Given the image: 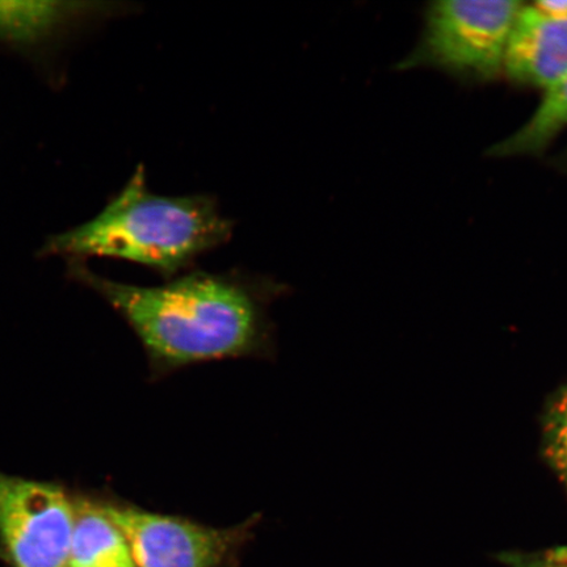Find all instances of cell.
I'll list each match as a JSON object with an SVG mask.
<instances>
[{
	"label": "cell",
	"instance_id": "obj_1",
	"mask_svg": "<svg viewBox=\"0 0 567 567\" xmlns=\"http://www.w3.org/2000/svg\"><path fill=\"white\" fill-rule=\"evenodd\" d=\"M80 274L136 332L154 371L251 357L266 347L267 292L243 275L197 271L140 287Z\"/></svg>",
	"mask_w": 567,
	"mask_h": 567
},
{
	"label": "cell",
	"instance_id": "obj_2",
	"mask_svg": "<svg viewBox=\"0 0 567 567\" xmlns=\"http://www.w3.org/2000/svg\"><path fill=\"white\" fill-rule=\"evenodd\" d=\"M233 223L208 195L162 196L140 165L116 197L90 221L59 234L54 252L112 258L175 278L203 254L229 243Z\"/></svg>",
	"mask_w": 567,
	"mask_h": 567
},
{
	"label": "cell",
	"instance_id": "obj_3",
	"mask_svg": "<svg viewBox=\"0 0 567 567\" xmlns=\"http://www.w3.org/2000/svg\"><path fill=\"white\" fill-rule=\"evenodd\" d=\"M523 2L445 0L429 6L420 44L401 69L436 68L471 80L503 71L509 35Z\"/></svg>",
	"mask_w": 567,
	"mask_h": 567
},
{
	"label": "cell",
	"instance_id": "obj_4",
	"mask_svg": "<svg viewBox=\"0 0 567 567\" xmlns=\"http://www.w3.org/2000/svg\"><path fill=\"white\" fill-rule=\"evenodd\" d=\"M73 523L60 486L0 474V545L12 567H69Z\"/></svg>",
	"mask_w": 567,
	"mask_h": 567
},
{
	"label": "cell",
	"instance_id": "obj_5",
	"mask_svg": "<svg viewBox=\"0 0 567 567\" xmlns=\"http://www.w3.org/2000/svg\"><path fill=\"white\" fill-rule=\"evenodd\" d=\"M103 508L123 532L136 567H219L254 526L213 528L116 503Z\"/></svg>",
	"mask_w": 567,
	"mask_h": 567
},
{
	"label": "cell",
	"instance_id": "obj_6",
	"mask_svg": "<svg viewBox=\"0 0 567 567\" xmlns=\"http://www.w3.org/2000/svg\"><path fill=\"white\" fill-rule=\"evenodd\" d=\"M503 71L516 84L548 91L567 74V18L543 16L530 4L516 19Z\"/></svg>",
	"mask_w": 567,
	"mask_h": 567
},
{
	"label": "cell",
	"instance_id": "obj_7",
	"mask_svg": "<svg viewBox=\"0 0 567 567\" xmlns=\"http://www.w3.org/2000/svg\"><path fill=\"white\" fill-rule=\"evenodd\" d=\"M69 567H136L123 532L103 505L74 502Z\"/></svg>",
	"mask_w": 567,
	"mask_h": 567
},
{
	"label": "cell",
	"instance_id": "obj_8",
	"mask_svg": "<svg viewBox=\"0 0 567 567\" xmlns=\"http://www.w3.org/2000/svg\"><path fill=\"white\" fill-rule=\"evenodd\" d=\"M567 127V74L545 91L537 106L520 130L488 148L494 158L523 157L543 154Z\"/></svg>",
	"mask_w": 567,
	"mask_h": 567
},
{
	"label": "cell",
	"instance_id": "obj_9",
	"mask_svg": "<svg viewBox=\"0 0 567 567\" xmlns=\"http://www.w3.org/2000/svg\"><path fill=\"white\" fill-rule=\"evenodd\" d=\"M94 3L0 2V40L30 44L76 17L94 12ZM96 11V10H95Z\"/></svg>",
	"mask_w": 567,
	"mask_h": 567
},
{
	"label": "cell",
	"instance_id": "obj_10",
	"mask_svg": "<svg viewBox=\"0 0 567 567\" xmlns=\"http://www.w3.org/2000/svg\"><path fill=\"white\" fill-rule=\"evenodd\" d=\"M543 452L567 488V384L548 402L543 420Z\"/></svg>",
	"mask_w": 567,
	"mask_h": 567
},
{
	"label": "cell",
	"instance_id": "obj_11",
	"mask_svg": "<svg viewBox=\"0 0 567 567\" xmlns=\"http://www.w3.org/2000/svg\"><path fill=\"white\" fill-rule=\"evenodd\" d=\"M505 563L509 567H567V547L532 553V555L513 553L505 556Z\"/></svg>",
	"mask_w": 567,
	"mask_h": 567
},
{
	"label": "cell",
	"instance_id": "obj_12",
	"mask_svg": "<svg viewBox=\"0 0 567 567\" xmlns=\"http://www.w3.org/2000/svg\"><path fill=\"white\" fill-rule=\"evenodd\" d=\"M530 6L543 16L567 18V0H543V2L530 3Z\"/></svg>",
	"mask_w": 567,
	"mask_h": 567
},
{
	"label": "cell",
	"instance_id": "obj_13",
	"mask_svg": "<svg viewBox=\"0 0 567 567\" xmlns=\"http://www.w3.org/2000/svg\"><path fill=\"white\" fill-rule=\"evenodd\" d=\"M566 161H567V155H566Z\"/></svg>",
	"mask_w": 567,
	"mask_h": 567
}]
</instances>
